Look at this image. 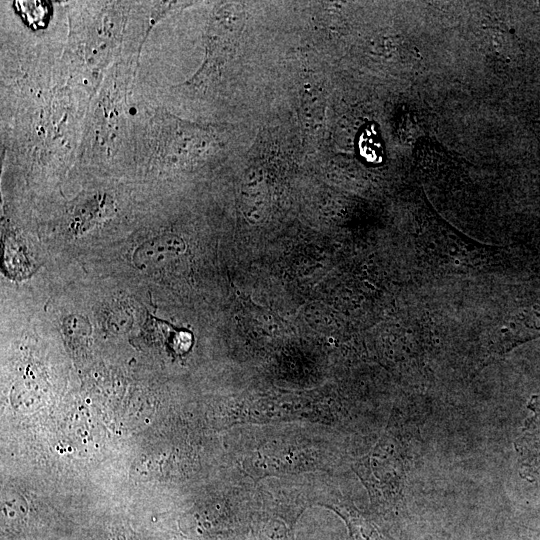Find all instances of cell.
Listing matches in <instances>:
<instances>
[{
  "mask_svg": "<svg viewBox=\"0 0 540 540\" xmlns=\"http://www.w3.org/2000/svg\"><path fill=\"white\" fill-rule=\"evenodd\" d=\"M134 3L100 2L88 6L85 13L71 20L68 56L73 75L82 84L92 82L110 61L120 57L128 34L129 17Z\"/></svg>",
  "mask_w": 540,
  "mask_h": 540,
  "instance_id": "1",
  "label": "cell"
},
{
  "mask_svg": "<svg viewBox=\"0 0 540 540\" xmlns=\"http://www.w3.org/2000/svg\"><path fill=\"white\" fill-rule=\"evenodd\" d=\"M172 245L167 237H154L137 248L134 264L141 270H156L171 255Z\"/></svg>",
  "mask_w": 540,
  "mask_h": 540,
  "instance_id": "5",
  "label": "cell"
},
{
  "mask_svg": "<svg viewBox=\"0 0 540 540\" xmlns=\"http://www.w3.org/2000/svg\"><path fill=\"white\" fill-rule=\"evenodd\" d=\"M129 66L128 61L122 60L111 69L86 120L79 157H126L130 141L127 94L132 68Z\"/></svg>",
  "mask_w": 540,
  "mask_h": 540,
  "instance_id": "2",
  "label": "cell"
},
{
  "mask_svg": "<svg viewBox=\"0 0 540 540\" xmlns=\"http://www.w3.org/2000/svg\"><path fill=\"white\" fill-rule=\"evenodd\" d=\"M244 25L243 3L221 2L215 5L206 33L204 61L190 79L177 87L194 95L212 88L235 53Z\"/></svg>",
  "mask_w": 540,
  "mask_h": 540,
  "instance_id": "4",
  "label": "cell"
},
{
  "mask_svg": "<svg viewBox=\"0 0 540 540\" xmlns=\"http://www.w3.org/2000/svg\"><path fill=\"white\" fill-rule=\"evenodd\" d=\"M113 540H137V539H135L134 537H131V536H127V535H118V536L114 537Z\"/></svg>",
  "mask_w": 540,
  "mask_h": 540,
  "instance_id": "6",
  "label": "cell"
},
{
  "mask_svg": "<svg viewBox=\"0 0 540 540\" xmlns=\"http://www.w3.org/2000/svg\"><path fill=\"white\" fill-rule=\"evenodd\" d=\"M144 130L134 157H146L152 165L207 157L216 145L210 129L183 122L165 111H157Z\"/></svg>",
  "mask_w": 540,
  "mask_h": 540,
  "instance_id": "3",
  "label": "cell"
}]
</instances>
